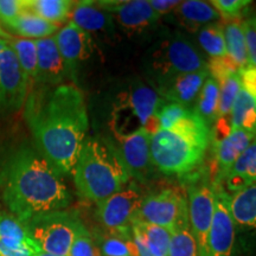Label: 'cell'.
Wrapping results in <instances>:
<instances>
[{"instance_id":"7bdbcfd3","label":"cell","mask_w":256,"mask_h":256,"mask_svg":"<svg viewBox=\"0 0 256 256\" xmlns=\"http://www.w3.org/2000/svg\"><path fill=\"white\" fill-rule=\"evenodd\" d=\"M132 238H133L134 244H136L138 256H156L151 250H150V248L147 247L146 242L144 241L142 236L140 235L139 230L133 226H132Z\"/></svg>"},{"instance_id":"e575fe53","label":"cell","mask_w":256,"mask_h":256,"mask_svg":"<svg viewBox=\"0 0 256 256\" xmlns=\"http://www.w3.org/2000/svg\"><path fill=\"white\" fill-rule=\"evenodd\" d=\"M211 5L218 12L220 19L228 22H241L250 10L249 0H212Z\"/></svg>"},{"instance_id":"7a4b0ae2","label":"cell","mask_w":256,"mask_h":256,"mask_svg":"<svg viewBox=\"0 0 256 256\" xmlns=\"http://www.w3.org/2000/svg\"><path fill=\"white\" fill-rule=\"evenodd\" d=\"M0 191L10 212L24 223L40 214L66 209L72 200L62 176L30 147H22L6 160Z\"/></svg>"},{"instance_id":"b9f144b4","label":"cell","mask_w":256,"mask_h":256,"mask_svg":"<svg viewBox=\"0 0 256 256\" xmlns=\"http://www.w3.org/2000/svg\"><path fill=\"white\" fill-rule=\"evenodd\" d=\"M148 2L159 16L174 12L177 6L180 4V2H177V0H148Z\"/></svg>"},{"instance_id":"4316f807","label":"cell","mask_w":256,"mask_h":256,"mask_svg":"<svg viewBox=\"0 0 256 256\" xmlns=\"http://www.w3.org/2000/svg\"><path fill=\"white\" fill-rule=\"evenodd\" d=\"M101 256H138L132 236L110 234L104 230L92 232Z\"/></svg>"},{"instance_id":"f1b7e54d","label":"cell","mask_w":256,"mask_h":256,"mask_svg":"<svg viewBox=\"0 0 256 256\" xmlns=\"http://www.w3.org/2000/svg\"><path fill=\"white\" fill-rule=\"evenodd\" d=\"M241 22H228L223 26V31L226 38V55L236 66H240V69H243L250 63L248 60L244 32Z\"/></svg>"},{"instance_id":"83f0119b","label":"cell","mask_w":256,"mask_h":256,"mask_svg":"<svg viewBox=\"0 0 256 256\" xmlns=\"http://www.w3.org/2000/svg\"><path fill=\"white\" fill-rule=\"evenodd\" d=\"M220 84L211 76L206 78L196 98L194 110L200 115L209 126L212 127L217 120V108H218Z\"/></svg>"},{"instance_id":"d6a6232c","label":"cell","mask_w":256,"mask_h":256,"mask_svg":"<svg viewBox=\"0 0 256 256\" xmlns=\"http://www.w3.org/2000/svg\"><path fill=\"white\" fill-rule=\"evenodd\" d=\"M198 42L210 58L226 55V38L222 24H210L198 31Z\"/></svg>"},{"instance_id":"9c48e42d","label":"cell","mask_w":256,"mask_h":256,"mask_svg":"<svg viewBox=\"0 0 256 256\" xmlns=\"http://www.w3.org/2000/svg\"><path fill=\"white\" fill-rule=\"evenodd\" d=\"M136 218L172 232L190 222L186 192L180 188H165L144 196Z\"/></svg>"},{"instance_id":"bcb514c9","label":"cell","mask_w":256,"mask_h":256,"mask_svg":"<svg viewBox=\"0 0 256 256\" xmlns=\"http://www.w3.org/2000/svg\"><path fill=\"white\" fill-rule=\"evenodd\" d=\"M0 256H2V255H0Z\"/></svg>"},{"instance_id":"7c38bea8","label":"cell","mask_w":256,"mask_h":256,"mask_svg":"<svg viewBox=\"0 0 256 256\" xmlns=\"http://www.w3.org/2000/svg\"><path fill=\"white\" fill-rule=\"evenodd\" d=\"M215 185V211L208 234L206 256H232L236 224L230 211V194L220 184Z\"/></svg>"},{"instance_id":"8d00e7d4","label":"cell","mask_w":256,"mask_h":256,"mask_svg":"<svg viewBox=\"0 0 256 256\" xmlns=\"http://www.w3.org/2000/svg\"><path fill=\"white\" fill-rule=\"evenodd\" d=\"M69 256H101L92 232L84 224H82L76 232Z\"/></svg>"},{"instance_id":"d6986e66","label":"cell","mask_w":256,"mask_h":256,"mask_svg":"<svg viewBox=\"0 0 256 256\" xmlns=\"http://www.w3.org/2000/svg\"><path fill=\"white\" fill-rule=\"evenodd\" d=\"M209 78L208 70L188 72L170 80L162 87L156 88V92L165 102L183 104L190 107L196 102L204 82Z\"/></svg>"},{"instance_id":"52a82bcc","label":"cell","mask_w":256,"mask_h":256,"mask_svg":"<svg viewBox=\"0 0 256 256\" xmlns=\"http://www.w3.org/2000/svg\"><path fill=\"white\" fill-rule=\"evenodd\" d=\"M40 250L54 256H69L76 232L83 222L76 210H56L32 217L26 223Z\"/></svg>"},{"instance_id":"5bb4252c","label":"cell","mask_w":256,"mask_h":256,"mask_svg":"<svg viewBox=\"0 0 256 256\" xmlns=\"http://www.w3.org/2000/svg\"><path fill=\"white\" fill-rule=\"evenodd\" d=\"M55 40L62 56L66 78L76 81L80 66L90 58L94 52L92 34L72 22H68L56 32Z\"/></svg>"},{"instance_id":"836d02e7","label":"cell","mask_w":256,"mask_h":256,"mask_svg":"<svg viewBox=\"0 0 256 256\" xmlns=\"http://www.w3.org/2000/svg\"><path fill=\"white\" fill-rule=\"evenodd\" d=\"M220 98H218V108H217V120L228 118L232 112V108L235 104L240 90L242 89L240 72L228 76L220 83ZM216 120V121H217Z\"/></svg>"},{"instance_id":"f546056e","label":"cell","mask_w":256,"mask_h":256,"mask_svg":"<svg viewBox=\"0 0 256 256\" xmlns=\"http://www.w3.org/2000/svg\"><path fill=\"white\" fill-rule=\"evenodd\" d=\"M8 44L14 50L16 57H17L19 64L26 78L32 82L36 81L37 78V48L36 42L34 40H28V38L14 37L8 42Z\"/></svg>"},{"instance_id":"4fadbf2b","label":"cell","mask_w":256,"mask_h":256,"mask_svg":"<svg viewBox=\"0 0 256 256\" xmlns=\"http://www.w3.org/2000/svg\"><path fill=\"white\" fill-rule=\"evenodd\" d=\"M96 4L110 14L114 24L127 34H142L154 26L160 18L148 0H107Z\"/></svg>"},{"instance_id":"f6af8a7d","label":"cell","mask_w":256,"mask_h":256,"mask_svg":"<svg viewBox=\"0 0 256 256\" xmlns=\"http://www.w3.org/2000/svg\"><path fill=\"white\" fill-rule=\"evenodd\" d=\"M34 256H54V255H51V254H48V252H43V250H40V252H36V254H34Z\"/></svg>"},{"instance_id":"5b68a950","label":"cell","mask_w":256,"mask_h":256,"mask_svg":"<svg viewBox=\"0 0 256 256\" xmlns=\"http://www.w3.org/2000/svg\"><path fill=\"white\" fill-rule=\"evenodd\" d=\"M165 104L154 88L142 83L118 94L112 106L110 124L113 138L130 136L140 130L153 134L159 128L156 113Z\"/></svg>"},{"instance_id":"44dd1931","label":"cell","mask_w":256,"mask_h":256,"mask_svg":"<svg viewBox=\"0 0 256 256\" xmlns=\"http://www.w3.org/2000/svg\"><path fill=\"white\" fill-rule=\"evenodd\" d=\"M256 183V136L244 152L234 162L220 182V185L232 194Z\"/></svg>"},{"instance_id":"d590c367","label":"cell","mask_w":256,"mask_h":256,"mask_svg":"<svg viewBox=\"0 0 256 256\" xmlns=\"http://www.w3.org/2000/svg\"><path fill=\"white\" fill-rule=\"evenodd\" d=\"M194 108L185 107L179 104H171V102H165L162 107L159 108L156 113V119H158L159 128L162 130H170L178 124L179 121L186 118L191 113Z\"/></svg>"},{"instance_id":"f35d334b","label":"cell","mask_w":256,"mask_h":256,"mask_svg":"<svg viewBox=\"0 0 256 256\" xmlns=\"http://www.w3.org/2000/svg\"><path fill=\"white\" fill-rule=\"evenodd\" d=\"M241 23L244 32L249 63L256 66V14L249 10L248 14L242 19Z\"/></svg>"},{"instance_id":"30bf717a","label":"cell","mask_w":256,"mask_h":256,"mask_svg":"<svg viewBox=\"0 0 256 256\" xmlns=\"http://www.w3.org/2000/svg\"><path fill=\"white\" fill-rule=\"evenodd\" d=\"M144 194L139 186L128 184L101 203L96 204V218L104 232L121 236H132V223L136 220Z\"/></svg>"},{"instance_id":"ffe728a7","label":"cell","mask_w":256,"mask_h":256,"mask_svg":"<svg viewBox=\"0 0 256 256\" xmlns=\"http://www.w3.org/2000/svg\"><path fill=\"white\" fill-rule=\"evenodd\" d=\"M72 22L88 34H104L113 36L115 24L110 14L102 10L96 2H76L70 12Z\"/></svg>"},{"instance_id":"ab89813d","label":"cell","mask_w":256,"mask_h":256,"mask_svg":"<svg viewBox=\"0 0 256 256\" xmlns=\"http://www.w3.org/2000/svg\"><path fill=\"white\" fill-rule=\"evenodd\" d=\"M26 11V0H0V24L8 26Z\"/></svg>"},{"instance_id":"484cf974","label":"cell","mask_w":256,"mask_h":256,"mask_svg":"<svg viewBox=\"0 0 256 256\" xmlns=\"http://www.w3.org/2000/svg\"><path fill=\"white\" fill-rule=\"evenodd\" d=\"M74 2L69 0H26V10L60 26L69 20Z\"/></svg>"},{"instance_id":"8992f818","label":"cell","mask_w":256,"mask_h":256,"mask_svg":"<svg viewBox=\"0 0 256 256\" xmlns=\"http://www.w3.org/2000/svg\"><path fill=\"white\" fill-rule=\"evenodd\" d=\"M146 66L156 88H159L183 74L208 70V62L188 40L170 37L148 51Z\"/></svg>"},{"instance_id":"4dcf8cb0","label":"cell","mask_w":256,"mask_h":256,"mask_svg":"<svg viewBox=\"0 0 256 256\" xmlns=\"http://www.w3.org/2000/svg\"><path fill=\"white\" fill-rule=\"evenodd\" d=\"M133 226L139 230L147 247L156 256H168L171 232L162 226L150 224L136 218L132 223Z\"/></svg>"},{"instance_id":"2e32d148","label":"cell","mask_w":256,"mask_h":256,"mask_svg":"<svg viewBox=\"0 0 256 256\" xmlns=\"http://www.w3.org/2000/svg\"><path fill=\"white\" fill-rule=\"evenodd\" d=\"M40 250L23 220L11 212H0V255L34 256Z\"/></svg>"},{"instance_id":"ee69618b","label":"cell","mask_w":256,"mask_h":256,"mask_svg":"<svg viewBox=\"0 0 256 256\" xmlns=\"http://www.w3.org/2000/svg\"><path fill=\"white\" fill-rule=\"evenodd\" d=\"M0 38H2V40H6V42H8L12 38L11 34H8V32L6 31L4 28H2V24H0Z\"/></svg>"},{"instance_id":"6da1fadb","label":"cell","mask_w":256,"mask_h":256,"mask_svg":"<svg viewBox=\"0 0 256 256\" xmlns=\"http://www.w3.org/2000/svg\"><path fill=\"white\" fill-rule=\"evenodd\" d=\"M24 116L38 153L60 176L72 174L89 127L83 92L74 83L40 89L28 96Z\"/></svg>"},{"instance_id":"74e56055","label":"cell","mask_w":256,"mask_h":256,"mask_svg":"<svg viewBox=\"0 0 256 256\" xmlns=\"http://www.w3.org/2000/svg\"><path fill=\"white\" fill-rule=\"evenodd\" d=\"M240 70H241L240 66H236L228 55L222 57H214V58H210L209 62H208L209 76L216 80L218 83L230 75L238 74Z\"/></svg>"},{"instance_id":"3957f363","label":"cell","mask_w":256,"mask_h":256,"mask_svg":"<svg viewBox=\"0 0 256 256\" xmlns=\"http://www.w3.org/2000/svg\"><path fill=\"white\" fill-rule=\"evenodd\" d=\"M212 142V127L192 110L170 130L151 134L153 166L164 174L188 176L203 165Z\"/></svg>"},{"instance_id":"ba28073f","label":"cell","mask_w":256,"mask_h":256,"mask_svg":"<svg viewBox=\"0 0 256 256\" xmlns=\"http://www.w3.org/2000/svg\"><path fill=\"white\" fill-rule=\"evenodd\" d=\"M194 177L186 183V200L190 228L197 242L198 256H206V240L214 211H215L216 185L212 174L200 168L194 172Z\"/></svg>"},{"instance_id":"60d3db41","label":"cell","mask_w":256,"mask_h":256,"mask_svg":"<svg viewBox=\"0 0 256 256\" xmlns=\"http://www.w3.org/2000/svg\"><path fill=\"white\" fill-rule=\"evenodd\" d=\"M241 86L246 92L256 98V66L248 64L247 66L240 70Z\"/></svg>"},{"instance_id":"d4e9b609","label":"cell","mask_w":256,"mask_h":256,"mask_svg":"<svg viewBox=\"0 0 256 256\" xmlns=\"http://www.w3.org/2000/svg\"><path fill=\"white\" fill-rule=\"evenodd\" d=\"M232 130H243L256 134V98L241 89L229 115Z\"/></svg>"},{"instance_id":"cb8c5ba5","label":"cell","mask_w":256,"mask_h":256,"mask_svg":"<svg viewBox=\"0 0 256 256\" xmlns=\"http://www.w3.org/2000/svg\"><path fill=\"white\" fill-rule=\"evenodd\" d=\"M8 28L16 32L18 37L34 40L54 36L60 30L58 25L51 24L28 10L19 16L16 20L10 23Z\"/></svg>"},{"instance_id":"7402d4cb","label":"cell","mask_w":256,"mask_h":256,"mask_svg":"<svg viewBox=\"0 0 256 256\" xmlns=\"http://www.w3.org/2000/svg\"><path fill=\"white\" fill-rule=\"evenodd\" d=\"M174 14L179 25L192 34L210 24H217L220 20L218 12L211 2L200 0L180 2L174 11Z\"/></svg>"},{"instance_id":"277c9868","label":"cell","mask_w":256,"mask_h":256,"mask_svg":"<svg viewBox=\"0 0 256 256\" xmlns=\"http://www.w3.org/2000/svg\"><path fill=\"white\" fill-rule=\"evenodd\" d=\"M72 174L80 197L95 204L124 190L132 179L114 142L101 138H86Z\"/></svg>"},{"instance_id":"e0dca14e","label":"cell","mask_w":256,"mask_h":256,"mask_svg":"<svg viewBox=\"0 0 256 256\" xmlns=\"http://www.w3.org/2000/svg\"><path fill=\"white\" fill-rule=\"evenodd\" d=\"M256 134L243 130H232L228 136L220 142H212L214 162L215 168L212 171L215 184H220L229 168L238 160L240 156L247 150V147L255 139Z\"/></svg>"},{"instance_id":"9a60e30c","label":"cell","mask_w":256,"mask_h":256,"mask_svg":"<svg viewBox=\"0 0 256 256\" xmlns=\"http://www.w3.org/2000/svg\"><path fill=\"white\" fill-rule=\"evenodd\" d=\"M114 146L130 172L138 182H146L151 177L153 162L151 159V133L140 130L130 136L114 138Z\"/></svg>"},{"instance_id":"603a6c76","label":"cell","mask_w":256,"mask_h":256,"mask_svg":"<svg viewBox=\"0 0 256 256\" xmlns=\"http://www.w3.org/2000/svg\"><path fill=\"white\" fill-rule=\"evenodd\" d=\"M230 211L236 226L256 232V183L230 196Z\"/></svg>"},{"instance_id":"ac0fdd59","label":"cell","mask_w":256,"mask_h":256,"mask_svg":"<svg viewBox=\"0 0 256 256\" xmlns=\"http://www.w3.org/2000/svg\"><path fill=\"white\" fill-rule=\"evenodd\" d=\"M34 42L38 58L37 78L34 82L48 88L63 84V80L66 78V68L57 46L55 34Z\"/></svg>"},{"instance_id":"1f68e13d","label":"cell","mask_w":256,"mask_h":256,"mask_svg":"<svg viewBox=\"0 0 256 256\" xmlns=\"http://www.w3.org/2000/svg\"><path fill=\"white\" fill-rule=\"evenodd\" d=\"M168 256H198L197 242L192 235L190 222L180 224L171 232Z\"/></svg>"},{"instance_id":"8fae6325","label":"cell","mask_w":256,"mask_h":256,"mask_svg":"<svg viewBox=\"0 0 256 256\" xmlns=\"http://www.w3.org/2000/svg\"><path fill=\"white\" fill-rule=\"evenodd\" d=\"M28 87L30 81L6 42L0 50V110H20L26 102Z\"/></svg>"}]
</instances>
